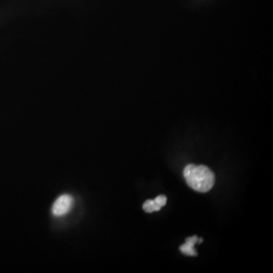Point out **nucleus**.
<instances>
[{
    "label": "nucleus",
    "mask_w": 273,
    "mask_h": 273,
    "mask_svg": "<svg viewBox=\"0 0 273 273\" xmlns=\"http://www.w3.org/2000/svg\"><path fill=\"white\" fill-rule=\"evenodd\" d=\"M184 177L192 189L201 193L211 190L215 184L214 173L205 165L189 164L185 168Z\"/></svg>",
    "instance_id": "obj_1"
},
{
    "label": "nucleus",
    "mask_w": 273,
    "mask_h": 273,
    "mask_svg": "<svg viewBox=\"0 0 273 273\" xmlns=\"http://www.w3.org/2000/svg\"><path fill=\"white\" fill-rule=\"evenodd\" d=\"M73 203L74 199L71 195H61L53 204L52 213L56 216H65L72 208Z\"/></svg>",
    "instance_id": "obj_2"
},
{
    "label": "nucleus",
    "mask_w": 273,
    "mask_h": 273,
    "mask_svg": "<svg viewBox=\"0 0 273 273\" xmlns=\"http://www.w3.org/2000/svg\"><path fill=\"white\" fill-rule=\"evenodd\" d=\"M198 240L199 238L196 235L186 238V244L180 247L181 253L187 255V256H197L198 253L195 251V244L198 242Z\"/></svg>",
    "instance_id": "obj_3"
},
{
    "label": "nucleus",
    "mask_w": 273,
    "mask_h": 273,
    "mask_svg": "<svg viewBox=\"0 0 273 273\" xmlns=\"http://www.w3.org/2000/svg\"><path fill=\"white\" fill-rule=\"evenodd\" d=\"M143 208L145 210L147 213H153L154 211H159L161 210L162 207L158 204L156 199L154 200H148L144 203L143 205Z\"/></svg>",
    "instance_id": "obj_4"
}]
</instances>
